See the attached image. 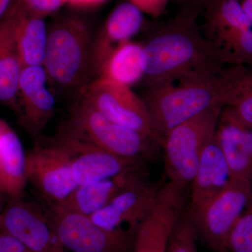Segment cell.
<instances>
[{
    "instance_id": "obj_19",
    "label": "cell",
    "mask_w": 252,
    "mask_h": 252,
    "mask_svg": "<svg viewBox=\"0 0 252 252\" xmlns=\"http://www.w3.org/2000/svg\"><path fill=\"white\" fill-rule=\"evenodd\" d=\"M26 154L11 127L0 120V193L9 198L23 197L27 185Z\"/></svg>"
},
{
    "instance_id": "obj_25",
    "label": "cell",
    "mask_w": 252,
    "mask_h": 252,
    "mask_svg": "<svg viewBox=\"0 0 252 252\" xmlns=\"http://www.w3.org/2000/svg\"><path fill=\"white\" fill-rule=\"evenodd\" d=\"M209 43L223 64L252 67V28L225 32Z\"/></svg>"
},
{
    "instance_id": "obj_22",
    "label": "cell",
    "mask_w": 252,
    "mask_h": 252,
    "mask_svg": "<svg viewBox=\"0 0 252 252\" xmlns=\"http://www.w3.org/2000/svg\"><path fill=\"white\" fill-rule=\"evenodd\" d=\"M229 68L231 87L220 117L252 128V67Z\"/></svg>"
},
{
    "instance_id": "obj_5",
    "label": "cell",
    "mask_w": 252,
    "mask_h": 252,
    "mask_svg": "<svg viewBox=\"0 0 252 252\" xmlns=\"http://www.w3.org/2000/svg\"><path fill=\"white\" fill-rule=\"evenodd\" d=\"M65 124L101 148L125 158L145 161L153 157L159 145L150 136L112 122L81 96Z\"/></svg>"
},
{
    "instance_id": "obj_10",
    "label": "cell",
    "mask_w": 252,
    "mask_h": 252,
    "mask_svg": "<svg viewBox=\"0 0 252 252\" xmlns=\"http://www.w3.org/2000/svg\"><path fill=\"white\" fill-rule=\"evenodd\" d=\"M81 97L112 122L158 142L144 101L129 86L99 77L86 86Z\"/></svg>"
},
{
    "instance_id": "obj_29",
    "label": "cell",
    "mask_w": 252,
    "mask_h": 252,
    "mask_svg": "<svg viewBox=\"0 0 252 252\" xmlns=\"http://www.w3.org/2000/svg\"><path fill=\"white\" fill-rule=\"evenodd\" d=\"M169 0H130L142 13L158 17L166 11Z\"/></svg>"
},
{
    "instance_id": "obj_14",
    "label": "cell",
    "mask_w": 252,
    "mask_h": 252,
    "mask_svg": "<svg viewBox=\"0 0 252 252\" xmlns=\"http://www.w3.org/2000/svg\"><path fill=\"white\" fill-rule=\"evenodd\" d=\"M44 66L23 67L18 86L20 122L30 135L38 137L54 114L56 100L47 87Z\"/></svg>"
},
{
    "instance_id": "obj_13",
    "label": "cell",
    "mask_w": 252,
    "mask_h": 252,
    "mask_svg": "<svg viewBox=\"0 0 252 252\" xmlns=\"http://www.w3.org/2000/svg\"><path fill=\"white\" fill-rule=\"evenodd\" d=\"M162 185L142 174L112 201L90 217L96 225L114 230L124 228L136 234L153 207Z\"/></svg>"
},
{
    "instance_id": "obj_2",
    "label": "cell",
    "mask_w": 252,
    "mask_h": 252,
    "mask_svg": "<svg viewBox=\"0 0 252 252\" xmlns=\"http://www.w3.org/2000/svg\"><path fill=\"white\" fill-rule=\"evenodd\" d=\"M228 69L216 77L147 86L142 99L160 146L176 126L215 106H225L231 87Z\"/></svg>"
},
{
    "instance_id": "obj_36",
    "label": "cell",
    "mask_w": 252,
    "mask_h": 252,
    "mask_svg": "<svg viewBox=\"0 0 252 252\" xmlns=\"http://www.w3.org/2000/svg\"></svg>"
},
{
    "instance_id": "obj_17",
    "label": "cell",
    "mask_w": 252,
    "mask_h": 252,
    "mask_svg": "<svg viewBox=\"0 0 252 252\" xmlns=\"http://www.w3.org/2000/svg\"><path fill=\"white\" fill-rule=\"evenodd\" d=\"M144 172L146 171L143 166H140L111 178L79 186L64 201L53 207H60L90 217L108 205L118 194Z\"/></svg>"
},
{
    "instance_id": "obj_11",
    "label": "cell",
    "mask_w": 252,
    "mask_h": 252,
    "mask_svg": "<svg viewBox=\"0 0 252 252\" xmlns=\"http://www.w3.org/2000/svg\"><path fill=\"white\" fill-rule=\"evenodd\" d=\"M189 186L169 181L162 185L137 230L132 252H167L172 231L188 206Z\"/></svg>"
},
{
    "instance_id": "obj_3",
    "label": "cell",
    "mask_w": 252,
    "mask_h": 252,
    "mask_svg": "<svg viewBox=\"0 0 252 252\" xmlns=\"http://www.w3.org/2000/svg\"><path fill=\"white\" fill-rule=\"evenodd\" d=\"M48 28L44 67L48 84L59 91L83 90L92 77L94 26L77 11L56 14Z\"/></svg>"
},
{
    "instance_id": "obj_1",
    "label": "cell",
    "mask_w": 252,
    "mask_h": 252,
    "mask_svg": "<svg viewBox=\"0 0 252 252\" xmlns=\"http://www.w3.org/2000/svg\"><path fill=\"white\" fill-rule=\"evenodd\" d=\"M198 13L182 11L152 32L143 46L146 86L216 77L225 64L198 26Z\"/></svg>"
},
{
    "instance_id": "obj_24",
    "label": "cell",
    "mask_w": 252,
    "mask_h": 252,
    "mask_svg": "<svg viewBox=\"0 0 252 252\" xmlns=\"http://www.w3.org/2000/svg\"><path fill=\"white\" fill-rule=\"evenodd\" d=\"M99 77L129 87L143 79V46L130 41L119 46L109 58Z\"/></svg>"
},
{
    "instance_id": "obj_18",
    "label": "cell",
    "mask_w": 252,
    "mask_h": 252,
    "mask_svg": "<svg viewBox=\"0 0 252 252\" xmlns=\"http://www.w3.org/2000/svg\"><path fill=\"white\" fill-rule=\"evenodd\" d=\"M23 67L16 39V16L12 4L0 20V103L18 114V94Z\"/></svg>"
},
{
    "instance_id": "obj_35",
    "label": "cell",
    "mask_w": 252,
    "mask_h": 252,
    "mask_svg": "<svg viewBox=\"0 0 252 252\" xmlns=\"http://www.w3.org/2000/svg\"><path fill=\"white\" fill-rule=\"evenodd\" d=\"M209 1V0H205V4H207V1Z\"/></svg>"
},
{
    "instance_id": "obj_31",
    "label": "cell",
    "mask_w": 252,
    "mask_h": 252,
    "mask_svg": "<svg viewBox=\"0 0 252 252\" xmlns=\"http://www.w3.org/2000/svg\"><path fill=\"white\" fill-rule=\"evenodd\" d=\"M183 6L182 11H193L198 12L203 10L205 6V0H175Z\"/></svg>"
},
{
    "instance_id": "obj_26",
    "label": "cell",
    "mask_w": 252,
    "mask_h": 252,
    "mask_svg": "<svg viewBox=\"0 0 252 252\" xmlns=\"http://www.w3.org/2000/svg\"><path fill=\"white\" fill-rule=\"evenodd\" d=\"M196 239L193 222L187 207L172 231L167 252H198Z\"/></svg>"
},
{
    "instance_id": "obj_28",
    "label": "cell",
    "mask_w": 252,
    "mask_h": 252,
    "mask_svg": "<svg viewBox=\"0 0 252 252\" xmlns=\"http://www.w3.org/2000/svg\"><path fill=\"white\" fill-rule=\"evenodd\" d=\"M28 11L45 18L54 14L69 0H17Z\"/></svg>"
},
{
    "instance_id": "obj_7",
    "label": "cell",
    "mask_w": 252,
    "mask_h": 252,
    "mask_svg": "<svg viewBox=\"0 0 252 252\" xmlns=\"http://www.w3.org/2000/svg\"><path fill=\"white\" fill-rule=\"evenodd\" d=\"M53 139L67 154L78 187L111 178L145 162L110 153L66 124Z\"/></svg>"
},
{
    "instance_id": "obj_6",
    "label": "cell",
    "mask_w": 252,
    "mask_h": 252,
    "mask_svg": "<svg viewBox=\"0 0 252 252\" xmlns=\"http://www.w3.org/2000/svg\"><path fill=\"white\" fill-rule=\"evenodd\" d=\"M252 204V183L231 178L224 188L190 217L197 238L217 252H227V240L232 228Z\"/></svg>"
},
{
    "instance_id": "obj_34",
    "label": "cell",
    "mask_w": 252,
    "mask_h": 252,
    "mask_svg": "<svg viewBox=\"0 0 252 252\" xmlns=\"http://www.w3.org/2000/svg\"><path fill=\"white\" fill-rule=\"evenodd\" d=\"M241 4L245 14L252 23V1H243Z\"/></svg>"
},
{
    "instance_id": "obj_33",
    "label": "cell",
    "mask_w": 252,
    "mask_h": 252,
    "mask_svg": "<svg viewBox=\"0 0 252 252\" xmlns=\"http://www.w3.org/2000/svg\"><path fill=\"white\" fill-rule=\"evenodd\" d=\"M13 0H0V20L1 19L8 10L11 7Z\"/></svg>"
},
{
    "instance_id": "obj_12",
    "label": "cell",
    "mask_w": 252,
    "mask_h": 252,
    "mask_svg": "<svg viewBox=\"0 0 252 252\" xmlns=\"http://www.w3.org/2000/svg\"><path fill=\"white\" fill-rule=\"evenodd\" d=\"M0 231L17 239L34 252H65L51 215L22 197L10 198L0 212Z\"/></svg>"
},
{
    "instance_id": "obj_9",
    "label": "cell",
    "mask_w": 252,
    "mask_h": 252,
    "mask_svg": "<svg viewBox=\"0 0 252 252\" xmlns=\"http://www.w3.org/2000/svg\"><path fill=\"white\" fill-rule=\"evenodd\" d=\"M26 174L50 207L62 203L78 187L69 158L54 139L38 141L26 154Z\"/></svg>"
},
{
    "instance_id": "obj_16",
    "label": "cell",
    "mask_w": 252,
    "mask_h": 252,
    "mask_svg": "<svg viewBox=\"0 0 252 252\" xmlns=\"http://www.w3.org/2000/svg\"><path fill=\"white\" fill-rule=\"evenodd\" d=\"M143 22V13L131 2L122 3L113 10L99 37L94 41L93 70L102 72L114 51L135 36Z\"/></svg>"
},
{
    "instance_id": "obj_15",
    "label": "cell",
    "mask_w": 252,
    "mask_h": 252,
    "mask_svg": "<svg viewBox=\"0 0 252 252\" xmlns=\"http://www.w3.org/2000/svg\"><path fill=\"white\" fill-rule=\"evenodd\" d=\"M230 179L229 168L215 135L205 145L196 173L189 186L187 208L190 217L198 215Z\"/></svg>"
},
{
    "instance_id": "obj_8",
    "label": "cell",
    "mask_w": 252,
    "mask_h": 252,
    "mask_svg": "<svg viewBox=\"0 0 252 252\" xmlns=\"http://www.w3.org/2000/svg\"><path fill=\"white\" fill-rule=\"evenodd\" d=\"M51 220L63 248L72 252H132L135 234L124 228H102L90 217L57 207Z\"/></svg>"
},
{
    "instance_id": "obj_20",
    "label": "cell",
    "mask_w": 252,
    "mask_h": 252,
    "mask_svg": "<svg viewBox=\"0 0 252 252\" xmlns=\"http://www.w3.org/2000/svg\"><path fill=\"white\" fill-rule=\"evenodd\" d=\"M215 137L224 155L230 177L245 179L252 183V128L220 117Z\"/></svg>"
},
{
    "instance_id": "obj_32",
    "label": "cell",
    "mask_w": 252,
    "mask_h": 252,
    "mask_svg": "<svg viewBox=\"0 0 252 252\" xmlns=\"http://www.w3.org/2000/svg\"><path fill=\"white\" fill-rule=\"evenodd\" d=\"M107 0H69L68 4L75 9L94 7L104 2Z\"/></svg>"
},
{
    "instance_id": "obj_23",
    "label": "cell",
    "mask_w": 252,
    "mask_h": 252,
    "mask_svg": "<svg viewBox=\"0 0 252 252\" xmlns=\"http://www.w3.org/2000/svg\"><path fill=\"white\" fill-rule=\"evenodd\" d=\"M202 31L207 41L225 32L252 28V23L239 0H210L203 9Z\"/></svg>"
},
{
    "instance_id": "obj_4",
    "label": "cell",
    "mask_w": 252,
    "mask_h": 252,
    "mask_svg": "<svg viewBox=\"0 0 252 252\" xmlns=\"http://www.w3.org/2000/svg\"><path fill=\"white\" fill-rule=\"evenodd\" d=\"M224 105L219 104L176 126L162 140L169 182L190 185L205 145L215 135Z\"/></svg>"
},
{
    "instance_id": "obj_27",
    "label": "cell",
    "mask_w": 252,
    "mask_h": 252,
    "mask_svg": "<svg viewBox=\"0 0 252 252\" xmlns=\"http://www.w3.org/2000/svg\"><path fill=\"white\" fill-rule=\"evenodd\" d=\"M227 252H252V204L232 228L227 240Z\"/></svg>"
},
{
    "instance_id": "obj_30",
    "label": "cell",
    "mask_w": 252,
    "mask_h": 252,
    "mask_svg": "<svg viewBox=\"0 0 252 252\" xmlns=\"http://www.w3.org/2000/svg\"><path fill=\"white\" fill-rule=\"evenodd\" d=\"M0 252H34L17 239L0 231Z\"/></svg>"
},
{
    "instance_id": "obj_21",
    "label": "cell",
    "mask_w": 252,
    "mask_h": 252,
    "mask_svg": "<svg viewBox=\"0 0 252 252\" xmlns=\"http://www.w3.org/2000/svg\"><path fill=\"white\" fill-rule=\"evenodd\" d=\"M16 39L22 67L44 66L48 44L44 18L28 11L16 0Z\"/></svg>"
}]
</instances>
